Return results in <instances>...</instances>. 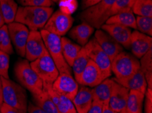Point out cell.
Wrapping results in <instances>:
<instances>
[{
    "mask_svg": "<svg viewBox=\"0 0 152 113\" xmlns=\"http://www.w3.org/2000/svg\"><path fill=\"white\" fill-rule=\"evenodd\" d=\"M101 28L121 45L126 49H130L132 31L130 28L119 24H104Z\"/></svg>",
    "mask_w": 152,
    "mask_h": 113,
    "instance_id": "e0dca14e",
    "label": "cell"
},
{
    "mask_svg": "<svg viewBox=\"0 0 152 113\" xmlns=\"http://www.w3.org/2000/svg\"><path fill=\"white\" fill-rule=\"evenodd\" d=\"M89 59L98 66L104 78L107 79L111 76V61L107 54L104 52L95 38H92L83 46Z\"/></svg>",
    "mask_w": 152,
    "mask_h": 113,
    "instance_id": "ba28073f",
    "label": "cell"
},
{
    "mask_svg": "<svg viewBox=\"0 0 152 113\" xmlns=\"http://www.w3.org/2000/svg\"><path fill=\"white\" fill-rule=\"evenodd\" d=\"M152 48L151 37L142 33L139 31L132 32L130 41V49L137 58H141Z\"/></svg>",
    "mask_w": 152,
    "mask_h": 113,
    "instance_id": "5bb4252c",
    "label": "cell"
},
{
    "mask_svg": "<svg viewBox=\"0 0 152 113\" xmlns=\"http://www.w3.org/2000/svg\"><path fill=\"white\" fill-rule=\"evenodd\" d=\"M137 29L140 33L152 35V17H137L136 18Z\"/></svg>",
    "mask_w": 152,
    "mask_h": 113,
    "instance_id": "d6a6232c",
    "label": "cell"
},
{
    "mask_svg": "<svg viewBox=\"0 0 152 113\" xmlns=\"http://www.w3.org/2000/svg\"><path fill=\"white\" fill-rule=\"evenodd\" d=\"M73 22L72 16L64 14L58 10L52 14L43 29L61 37L66 35L70 29Z\"/></svg>",
    "mask_w": 152,
    "mask_h": 113,
    "instance_id": "9c48e42d",
    "label": "cell"
},
{
    "mask_svg": "<svg viewBox=\"0 0 152 113\" xmlns=\"http://www.w3.org/2000/svg\"><path fill=\"white\" fill-rule=\"evenodd\" d=\"M105 24H119L122 26L137 29L136 18L132 10L127 12H123L113 15L107 19Z\"/></svg>",
    "mask_w": 152,
    "mask_h": 113,
    "instance_id": "cb8c5ba5",
    "label": "cell"
},
{
    "mask_svg": "<svg viewBox=\"0 0 152 113\" xmlns=\"http://www.w3.org/2000/svg\"><path fill=\"white\" fill-rule=\"evenodd\" d=\"M52 88L57 93L72 100L79 90V84L70 74L59 73L53 83Z\"/></svg>",
    "mask_w": 152,
    "mask_h": 113,
    "instance_id": "7c38bea8",
    "label": "cell"
},
{
    "mask_svg": "<svg viewBox=\"0 0 152 113\" xmlns=\"http://www.w3.org/2000/svg\"><path fill=\"white\" fill-rule=\"evenodd\" d=\"M113 83V80L107 78L100 84L91 89L93 101H97L102 103L104 107H109V99Z\"/></svg>",
    "mask_w": 152,
    "mask_h": 113,
    "instance_id": "44dd1931",
    "label": "cell"
},
{
    "mask_svg": "<svg viewBox=\"0 0 152 113\" xmlns=\"http://www.w3.org/2000/svg\"><path fill=\"white\" fill-rule=\"evenodd\" d=\"M89 60L90 59L87 54L85 48L82 47L77 56L74 60L72 66H71L72 68V71L74 75H75L76 81L79 79L83 71H84L87 64H88Z\"/></svg>",
    "mask_w": 152,
    "mask_h": 113,
    "instance_id": "83f0119b",
    "label": "cell"
},
{
    "mask_svg": "<svg viewBox=\"0 0 152 113\" xmlns=\"http://www.w3.org/2000/svg\"><path fill=\"white\" fill-rule=\"evenodd\" d=\"M129 91L128 89L114 81L109 102V107L110 109L117 113L126 109Z\"/></svg>",
    "mask_w": 152,
    "mask_h": 113,
    "instance_id": "2e32d148",
    "label": "cell"
},
{
    "mask_svg": "<svg viewBox=\"0 0 152 113\" xmlns=\"http://www.w3.org/2000/svg\"><path fill=\"white\" fill-rule=\"evenodd\" d=\"M0 113H1V112H0Z\"/></svg>",
    "mask_w": 152,
    "mask_h": 113,
    "instance_id": "7dc6e473",
    "label": "cell"
},
{
    "mask_svg": "<svg viewBox=\"0 0 152 113\" xmlns=\"http://www.w3.org/2000/svg\"><path fill=\"white\" fill-rule=\"evenodd\" d=\"M53 13L51 7L20 6L15 21L25 25L31 31H38L44 28Z\"/></svg>",
    "mask_w": 152,
    "mask_h": 113,
    "instance_id": "6da1fadb",
    "label": "cell"
},
{
    "mask_svg": "<svg viewBox=\"0 0 152 113\" xmlns=\"http://www.w3.org/2000/svg\"><path fill=\"white\" fill-rule=\"evenodd\" d=\"M102 113H117V112L112 110L109 107H104Z\"/></svg>",
    "mask_w": 152,
    "mask_h": 113,
    "instance_id": "7bdbcfd3",
    "label": "cell"
},
{
    "mask_svg": "<svg viewBox=\"0 0 152 113\" xmlns=\"http://www.w3.org/2000/svg\"><path fill=\"white\" fill-rule=\"evenodd\" d=\"M0 112L1 113H26L21 111V110H17L16 108L9 107L8 105L6 104L5 103H3L1 105V107L0 108Z\"/></svg>",
    "mask_w": 152,
    "mask_h": 113,
    "instance_id": "74e56055",
    "label": "cell"
},
{
    "mask_svg": "<svg viewBox=\"0 0 152 113\" xmlns=\"http://www.w3.org/2000/svg\"><path fill=\"white\" fill-rule=\"evenodd\" d=\"M9 64H10V56L9 54L0 50V77L9 79Z\"/></svg>",
    "mask_w": 152,
    "mask_h": 113,
    "instance_id": "e575fe53",
    "label": "cell"
},
{
    "mask_svg": "<svg viewBox=\"0 0 152 113\" xmlns=\"http://www.w3.org/2000/svg\"><path fill=\"white\" fill-rule=\"evenodd\" d=\"M30 66L42 79L43 86H52L59 75V71L49 52L36 60L31 62Z\"/></svg>",
    "mask_w": 152,
    "mask_h": 113,
    "instance_id": "52a82bcc",
    "label": "cell"
},
{
    "mask_svg": "<svg viewBox=\"0 0 152 113\" xmlns=\"http://www.w3.org/2000/svg\"><path fill=\"white\" fill-rule=\"evenodd\" d=\"M104 106L102 103L93 101L90 108L87 113H102Z\"/></svg>",
    "mask_w": 152,
    "mask_h": 113,
    "instance_id": "8d00e7d4",
    "label": "cell"
},
{
    "mask_svg": "<svg viewBox=\"0 0 152 113\" xmlns=\"http://www.w3.org/2000/svg\"><path fill=\"white\" fill-rule=\"evenodd\" d=\"M33 98L37 107L40 108L45 112L59 113L53 101L45 89H43L42 93L40 95L33 96Z\"/></svg>",
    "mask_w": 152,
    "mask_h": 113,
    "instance_id": "484cf974",
    "label": "cell"
},
{
    "mask_svg": "<svg viewBox=\"0 0 152 113\" xmlns=\"http://www.w3.org/2000/svg\"><path fill=\"white\" fill-rule=\"evenodd\" d=\"M94 31V28L93 27L87 24V22H83L70 30L69 35L83 47L88 42Z\"/></svg>",
    "mask_w": 152,
    "mask_h": 113,
    "instance_id": "7402d4cb",
    "label": "cell"
},
{
    "mask_svg": "<svg viewBox=\"0 0 152 113\" xmlns=\"http://www.w3.org/2000/svg\"><path fill=\"white\" fill-rule=\"evenodd\" d=\"M140 68V62L134 55L126 52L117 54L111 61V71L115 79H124L132 75Z\"/></svg>",
    "mask_w": 152,
    "mask_h": 113,
    "instance_id": "8992f818",
    "label": "cell"
},
{
    "mask_svg": "<svg viewBox=\"0 0 152 113\" xmlns=\"http://www.w3.org/2000/svg\"><path fill=\"white\" fill-rule=\"evenodd\" d=\"M115 1L101 0L97 4L85 9L80 13V19L94 28L100 29L109 18V11Z\"/></svg>",
    "mask_w": 152,
    "mask_h": 113,
    "instance_id": "5b68a950",
    "label": "cell"
},
{
    "mask_svg": "<svg viewBox=\"0 0 152 113\" xmlns=\"http://www.w3.org/2000/svg\"><path fill=\"white\" fill-rule=\"evenodd\" d=\"M4 102H3V96H2V82H1V77H0V108H1V105Z\"/></svg>",
    "mask_w": 152,
    "mask_h": 113,
    "instance_id": "b9f144b4",
    "label": "cell"
},
{
    "mask_svg": "<svg viewBox=\"0 0 152 113\" xmlns=\"http://www.w3.org/2000/svg\"><path fill=\"white\" fill-rule=\"evenodd\" d=\"M21 6L51 7L53 2L51 0H17Z\"/></svg>",
    "mask_w": 152,
    "mask_h": 113,
    "instance_id": "d590c367",
    "label": "cell"
},
{
    "mask_svg": "<svg viewBox=\"0 0 152 113\" xmlns=\"http://www.w3.org/2000/svg\"><path fill=\"white\" fill-rule=\"evenodd\" d=\"M136 0H116L109 11V18L112 16L132 10Z\"/></svg>",
    "mask_w": 152,
    "mask_h": 113,
    "instance_id": "1f68e13d",
    "label": "cell"
},
{
    "mask_svg": "<svg viewBox=\"0 0 152 113\" xmlns=\"http://www.w3.org/2000/svg\"><path fill=\"white\" fill-rule=\"evenodd\" d=\"M56 106L59 113H77L72 100L54 91L52 86H43Z\"/></svg>",
    "mask_w": 152,
    "mask_h": 113,
    "instance_id": "ffe728a7",
    "label": "cell"
},
{
    "mask_svg": "<svg viewBox=\"0 0 152 113\" xmlns=\"http://www.w3.org/2000/svg\"><path fill=\"white\" fill-rule=\"evenodd\" d=\"M48 52L40 32L30 31L25 46V58L33 62Z\"/></svg>",
    "mask_w": 152,
    "mask_h": 113,
    "instance_id": "8fae6325",
    "label": "cell"
},
{
    "mask_svg": "<svg viewBox=\"0 0 152 113\" xmlns=\"http://www.w3.org/2000/svg\"><path fill=\"white\" fill-rule=\"evenodd\" d=\"M101 0H82V8L85 10L89 7L96 5Z\"/></svg>",
    "mask_w": 152,
    "mask_h": 113,
    "instance_id": "ab89813d",
    "label": "cell"
},
{
    "mask_svg": "<svg viewBox=\"0 0 152 113\" xmlns=\"http://www.w3.org/2000/svg\"><path fill=\"white\" fill-rule=\"evenodd\" d=\"M15 73L20 83L28 89L32 96L40 95L42 93V81L31 68L28 60H20L18 61L15 67Z\"/></svg>",
    "mask_w": 152,
    "mask_h": 113,
    "instance_id": "3957f363",
    "label": "cell"
},
{
    "mask_svg": "<svg viewBox=\"0 0 152 113\" xmlns=\"http://www.w3.org/2000/svg\"><path fill=\"white\" fill-rule=\"evenodd\" d=\"M53 2H58L59 0H51Z\"/></svg>",
    "mask_w": 152,
    "mask_h": 113,
    "instance_id": "bcb514c9",
    "label": "cell"
},
{
    "mask_svg": "<svg viewBox=\"0 0 152 113\" xmlns=\"http://www.w3.org/2000/svg\"><path fill=\"white\" fill-rule=\"evenodd\" d=\"M132 10L133 13L139 17H152V1L136 0Z\"/></svg>",
    "mask_w": 152,
    "mask_h": 113,
    "instance_id": "f546056e",
    "label": "cell"
},
{
    "mask_svg": "<svg viewBox=\"0 0 152 113\" xmlns=\"http://www.w3.org/2000/svg\"><path fill=\"white\" fill-rule=\"evenodd\" d=\"M94 38L112 61L119 53L123 52L122 46L117 42L112 37L102 30L98 29L95 33Z\"/></svg>",
    "mask_w": 152,
    "mask_h": 113,
    "instance_id": "4fadbf2b",
    "label": "cell"
},
{
    "mask_svg": "<svg viewBox=\"0 0 152 113\" xmlns=\"http://www.w3.org/2000/svg\"><path fill=\"white\" fill-rule=\"evenodd\" d=\"M0 8L5 23L10 24L15 21L18 5L14 0H0Z\"/></svg>",
    "mask_w": 152,
    "mask_h": 113,
    "instance_id": "4316f807",
    "label": "cell"
},
{
    "mask_svg": "<svg viewBox=\"0 0 152 113\" xmlns=\"http://www.w3.org/2000/svg\"><path fill=\"white\" fill-rule=\"evenodd\" d=\"M61 49L63 56L66 62H67L69 66H72L73 62L77 56L80 49L81 46L79 45L76 44L72 41H70L69 39L65 37L61 38Z\"/></svg>",
    "mask_w": 152,
    "mask_h": 113,
    "instance_id": "603a6c76",
    "label": "cell"
},
{
    "mask_svg": "<svg viewBox=\"0 0 152 113\" xmlns=\"http://www.w3.org/2000/svg\"><path fill=\"white\" fill-rule=\"evenodd\" d=\"M59 10L66 14L71 15L78 8L77 0H59Z\"/></svg>",
    "mask_w": 152,
    "mask_h": 113,
    "instance_id": "836d02e7",
    "label": "cell"
},
{
    "mask_svg": "<svg viewBox=\"0 0 152 113\" xmlns=\"http://www.w3.org/2000/svg\"><path fill=\"white\" fill-rule=\"evenodd\" d=\"M4 24H5V22H4L3 15H2V12L1 10V8H0V28Z\"/></svg>",
    "mask_w": 152,
    "mask_h": 113,
    "instance_id": "ee69618b",
    "label": "cell"
},
{
    "mask_svg": "<svg viewBox=\"0 0 152 113\" xmlns=\"http://www.w3.org/2000/svg\"><path fill=\"white\" fill-rule=\"evenodd\" d=\"M0 50L8 54L14 53L8 26L4 24L0 28Z\"/></svg>",
    "mask_w": 152,
    "mask_h": 113,
    "instance_id": "4dcf8cb0",
    "label": "cell"
},
{
    "mask_svg": "<svg viewBox=\"0 0 152 113\" xmlns=\"http://www.w3.org/2000/svg\"><path fill=\"white\" fill-rule=\"evenodd\" d=\"M119 113H129V112H128V110H126V109L123 110H122V111H121V112H119Z\"/></svg>",
    "mask_w": 152,
    "mask_h": 113,
    "instance_id": "f6af8a7d",
    "label": "cell"
},
{
    "mask_svg": "<svg viewBox=\"0 0 152 113\" xmlns=\"http://www.w3.org/2000/svg\"><path fill=\"white\" fill-rule=\"evenodd\" d=\"M140 65L145 75L147 86L152 89V48L141 58Z\"/></svg>",
    "mask_w": 152,
    "mask_h": 113,
    "instance_id": "f1b7e54d",
    "label": "cell"
},
{
    "mask_svg": "<svg viewBox=\"0 0 152 113\" xmlns=\"http://www.w3.org/2000/svg\"><path fill=\"white\" fill-rule=\"evenodd\" d=\"M8 29L11 41L17 54L21 57L25 56V46L28 39L29 31L25 25L13 22L8 24Z\"/></svg>",
    "mask_w": 152,
    "mask_h": 113,
    "instance_id": "30bf717a",
    "label": "cell"
},
{
    "mask_svg": "<svg viewBox=\"0 0 152 113\" xmlns=\"http://www.w3.org/2000/svg\"><path fill=\"white\" fill-rule=\"evenodd\" d=\"M3 102L9 107L27 113V94L19 84L13 81L1 77Z\"/></svg>",
    "mask_w": 152,
    "mask_h": 113,
    "instance_id": "7a4b0ae2",
    "label": "cell"
},
{
    "mask_svg": "<svg viewBox=\"0 0 152 113\" xmlns=\"http://www.w3.org/2000/svg\"><path fill=\"white\" fill-rule=\"evenodd\" d=\"M113 80L117 83L128 89L129 90L140 91L144 94L147 88V84L145 75L140 68L130 77L124 79H117L114 78Z\"/></svg>",
    "mask_w": 152,
    "mask_h": 113,
    "instance_id": "ac0fdd59",
    "label": "cell"
},
{
    "mask_svg": "<svg viewBox=\"0 0 152 113\" xmlns=\"http://www.w3.org/2000/svg\"><path fill=\"white\" fill-rule=\"evenodd\" d=\"M40 34L50 56L54 61L59 73H72V69L64 59L61 49V37L42 29Z\"/></svg>",
    "mask_w": 152,
    "mask_h": 113,
    "instance_id": "277c9868",
    "label": "cell"
},
{
    "mask_svg": "<svg viewBox=\"0 0 152 113\" xmlns=\"http://www.w3.org/2000/svg\"><path fill=\"white\" fill-rule=\"evenodd\" d=\"M27 112L28 113H47L41 109L40 108L34 105L31 102H28V107H27Z\"/></svg>",
    "mask_w": 152,
    "mask_h": 113,
    "instance_id": "f35d334b",
    "label": "cell"
},
{
    "mask_svg": "<svg viewBox=\"0 0 152 113\" xmlns=\"http://www.w3.org/2000/svg\"><path fill=\"white\" fill-rule=\"evenodd\" d=\"M145 94L140 91L130 90L126 105V110L129 113H142V103Z\"/></svg>",
    "mask_w": 152,
    "mask_h": 113,
    "instance_id": "d4e9b609",
    "label": "cell"
},
{
    "mask_svg": "<svg viewBox=\"0 0 152 113\" xmlns=\"http://www.w3.org/2000/svg\"><path fill=\"white\" fill-rule=\"evenodd\" d=\"M77 113H87L93 102L91 89L82 86L72 100Z\"/></svg>",
    "mask_w": 152,
    "mask_h": 113,
    "instance_id": "d6986e66",
    "label": "cell"
},
{
    "mask_svg": "<svg viewBox=\"0 0 152 113\" xmlns=\"http://www.w3.org/2000/svg\"><path fill=\"white\" fill-rule=\"evenodd\" d=\"M104 80L102 72L94 62L89 60L86 67L77 81L78 84L83 86L94 87Z\"/></svg>",
    "mask_w": 152,
    "mask_h": 113,
    "instance_id": "9a60e30c",
    "label": "cell"
},
{
    "mask_svg": "<svg viewBox=\"0 0 152 113\" xmlns=\"http://www.w3.org/2000/svg\"><path fill=\"white\" fill-rule=\"evenodd\" d=\"M145 112L152 113V98L146 97L145 103Z\"/></svg>",
    "mask_w": 152,
    "mask_h": 113,
    "instance_id": "60d3db41",
    "label": "cell"
}]
</instances>
